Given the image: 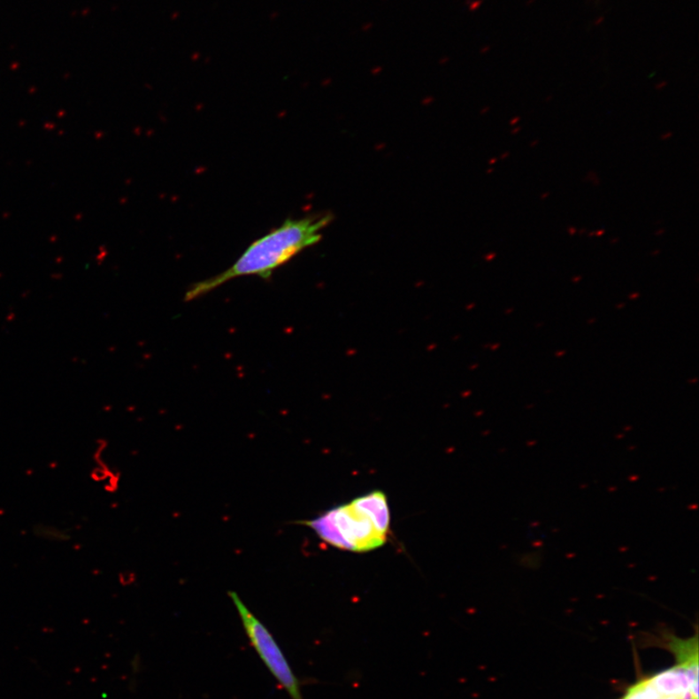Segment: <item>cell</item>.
<instances>
[{"instance_id":"cell-1","label":"cell","mask_w":699,"mask_h":699,"mask_svg":"<svg viewBox=\"0 0 699 699\" xmlns=\"http://www.w3.org/2000/svg\"><path fill=\"white\" fill-rule=\"evenodd\" d=\"M331 221L332 217L327 215L286 219L281 226L257 239L227 271L189 288L185 302L195 301L238 277L271 278L277 268L321 241L323 229Z\"/></svg>"},{"instance_id":"cell-2","label":"cell","mask_w":699,"mask_h":699,"mask_svg":"<svg viewBox=\"0 0 699 699\" xmlns=\"http://www.w3.org/2000/svg\"><path fill=\"white\" fill-rule=\"evenodd\" d=\"M302 524L312 528L328 545L345 551L365 553L387 542L391 513L386 495L375 491L329 509Z\"/></svg>"},{"instance_id":"cell-3","label":"cell","mask_w":699,"mask_h":699,"mask_svg":"<svg viewBox=\"0 0 699 699\" xmlns=\"http://www.w3.org/2000/svg\"><path fill=\"white\" fill-rule=\"evenodd\" d=\"M234 602L250 643L255 649L268 672L275 678L291 699H304L302 683L293 672L282 649L267 627L250 611L242 599L234 592L228 593Z\"/></svg>"},{"instance_id":"cell-4","label":"cell","mask_w":699,"mask_h":699,"mask_svg":"<svg viewBox=\"0 0 699 699\" xmlns=\"http://www.w3.org/2000/svg\"><path fill=\"white\" fill-rule=\"evenodd\" d=\"M694 636L681 638L669 632L668 629H658L657 635L646 637L650 644L658 645L672 653L678 665L688 672L698 674V634L697 627Z\"/></svg>"},{"instance_id":"cell-5","label":"cell","mask_w":699,"mask_h":699,"mask_svg":"<svg viewBox=\"0 0 699 699\" xmlns=\"http://www.w3.org/2000/svg\"><path fill=\"white\" fill-rule=\"evenodd\" d=\"M622 699H673L657 693L645 679L628 688Z\"/></svg>"},{"instance_id":"cell-6","label":"cell","mask_w":699,"mask_h":699,"mask_svg":"<svg viewBox=\"0 0 699 699\" xmlns=\"http://www.w3.org/2000/svg\"><path fill=\"white\" fill-rule=\"evenodd\" d=\"M587 180H590V181H592V183L595 187H598L599 185H601V180H599L597 174L595 173H594V172H590V173H588V175L585 178L584 181H587Z\"/></svg>"},{"instance_id":"cell-7","label":"cell","mask_w":699,"mask_h":699,"mask_svg":"<svg viewBox=\"0 0 699 699\" xmlns=\"http://www.w3.org/2000/svg\"><path fill=\"white\" fill-rule=\"evenodd\" d=\"M673 134L672 132L665 133L661 136L662 140H668L672 137Z\"/></svg>"},{"instance_id":"cell-8","label":"cell","mask_w":699,"mask_h":699,"mask_svg":"<svg viewBox=\"0 0 699 699\" xmlns=\"http://www.w3.org/2000/svg\"><path fill=\"white\" fill-rule=\"evenodd\" d=\"M567 231L571 235H574L577 233V229L574 227H569Z\"/></svg>"},{"instance_id":"cell-9","label":"cell","mask_w":699,"mask_h":699,"mask_svg":"<svg viewBox=\"0 0 699 699\" xmlns=\"http://www.w3.org/2000/svg\"><path fill=\"white\" fill-rule=\"evenodd\" d=\"M605 234V229H601V231H597L595 233L596 236H603Z\"/></svg>"},{"instance_id":"cell-10","label":"cell","mask_w":699,"mask_h":699,"mask_svg":"<svg viewBox=\"0 0 699 699\" xmlns=\"http://www.w3.org/2000/svg\"><path fill=\"white\" fill-rule=\"evenodd\" d=\"M518 121H520V117H516L514 119H512L511 125L513 126L517 124Z\"/></svg>"},{"instance_id":"cell-11","label":"cell","mask_w":699,"mask_h":699,"mask_svg":"<svg viewBox=\"0 0 699 699\" xmlns=\"http://www.w3.org/2000/svg\"><path fill=\"white\" fill-rule=\"evenodd\" d=\"M520 131H522V127H516V128L514 129V131L512 132V134H518V132H520Z\"/></svg>"},{"instance_id":"cell-12","label":"cell","mask_w":699,"mask_h":699,"mask_svg":"<svg viewBox=\"0 0 699 699\" xmlns=\"http://www.w3.org/2000/svg\"><path fill=\"white\" fill-rule=\"evenodd\" d=\"M371 27H373L372 24H368L366 26H364L363 27V31H367V29L371 28Z\"/></svg>"},{"instance_id":"cell-13","label":"cell","mask_w":699,"mask_h":699,"mask_svg":"<svg viewBox=\"0 0 699 699\" xmlns=\"http://www.w3.org/2000/svg\"><path fill=\"white\" fill-rule=\"evenodd\" d=\"M538 143H539V140H534V142L531 143V147L534 148L535 146L538 145Z\"/></svg>"},{"instance_id":"cell-14","label":"cell","mask_w":699,"mask_h":699,"mask_svg":"<svg viewBox=\"0 0 699 699\" xmlns=\"http://www.w3.org/2000/svg\"><path fill=\"white\" fill-rule=\"evenodd\" d=\"M549 196H550V193L542 194V201H544V199H546Z\"/></svg>"},{"instance_id":"cell-15","label":"cell","mask_w":699,"mask_h":699,"mask_svg":"<svg viewBox=\"0 0 699 699\" xmlns=\"http://www.w3.org/2000/svg\"><path fill=\"white\" fill-rule=\"evenodd\" d=\"M664 229L662 228V229H660V231L657 232L656 235H657V236L658 235H662V234H664Z\"/></svg>"},{"instance_id":"cell-16","label":"cell","mask_w":699,"mask_h":699,"mask_svg":"<svg viewBox=\"0 0 699 699\" xmlns=\"http://www.w3.org/2000/svg\"><path fill=\"white\" fill-rule=\"evenodd\" d=\"M579 233H580V234H585V233H586V229H581V231H580V232H579Z\"/></svg>"},{"instance_id":"cell-17","label":"cell","mask_w":699,"mask_h":699,"mask_svg":"<svg viewBox=\"0 0 699 699\" xmlns=\"http://www.w3.org/2000/svg\"><path fill=\"white\" fill-rule=\"evenodd\" d=\"M551 98H553V96L548 97L546 103H549V101H550Z\"/></svg>"},{"instance_id":"cell-18","label":"cell","mask_w":699,"mask_h":699,"mask_svg":"<svg viewBox=\"0 0 699 699\" xmlns=\"http://www.w3.org/2000/svg\"><path fill=\"white\" fill-rule=\"evenodd\" d=\"M617 242H618V239H612V242H612V243H616Z\"/></svg>"},{"instance_id":"cell-19","label":"cell","mask_w":699,"mask_h":699,"mask_svg":"<svg viewBox=\"0 0 699 699\" xmlns=\"http://www.w3.org/2000/svg\"><path fill=\"white\" fill-rule=\"evenodd\" d=\"M588 235H590V236H595V233L592 232L591 234H588Z\"/></svg>"}]
</instances>
